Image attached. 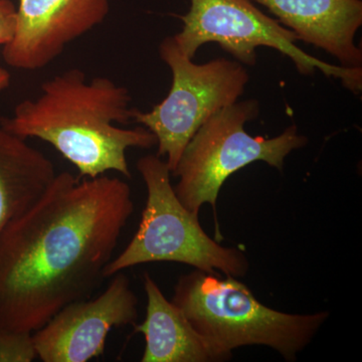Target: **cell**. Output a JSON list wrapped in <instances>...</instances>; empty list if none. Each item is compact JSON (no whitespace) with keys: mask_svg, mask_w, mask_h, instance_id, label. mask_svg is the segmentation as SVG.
<instances>
[{"mask_svg":"<svg viewBox=\"0 0 362 362\" xmlns=\"http://www.w3.org/2000/svg\"><path fill=\"white\" fill-rule=\"evenodd\" d=\"M134 211L130 185L64 171L0 235V327L33 333L100 287Z\"/></svg>","mask_w":362,"mask_h":362,"instance_id":"cell-1","label":"cell"},{"mask_svg":"<svg viewBox=\"0 0 362 362\" xmlns=\"http://www.w3.org/2000/svg\"><path fill=\"white\" fill-rule=\"evenodd\" d=\"M131 101L129 90L111 78L88 81L84 71L70 69L45 81L39 96L16 105L13 116L0 119V127L23 139L49 143L82 177L116 171L130 178L128 149H149L157 143L143 126L117 125L133 121Z\"/></svg>","mask_w":362,"mask_h":362,"instance_id":"cell-2","label":"cell"},{"mask_svg":"<svg viewBox=\"0 0 362 362\" xmlns=\"http://www.w3.org/2000/svg\"><path fill=\"white\" fill-rule=\"evenodd\" d=\"M171 301L220 361L250 345L270 347L295 361L329 316L326 311L289 314L269 308L233 276L197 269L178 279Z\"/></svg>","mask_w":362,"mask_h":362,"instance_id":"cell-3","label":"cell"},{"mask_svg":"<svg viewBox=\"0 0 362 362\" xmlns=\"http://www.w3.org/2000/svg\"><path fill=\"white\" fill-rule=\"evenodd\" d=\"M146 185L147 199L137 232L127 247L111 259L105 278L141 264L170 262L207 273L243 277L249 270L246 254L221 246L199 223V216L181 204L171 185V171L158 156H146L136 164Z\"/></svg>","mask_w":362,"mask_h":362,"instance_id":"cell-4","label":"cell"},{"mask_svg":"<svg viewBox=\"0 0 362 362\" xmlns=\"http://www.w3.org/2000/svg\"><path fill=\"white\" fill-rule=\"evenodd\" d=\"M257 100L235 102L216 112L192 138L171 175L178 178L175 192L190 213L199 216L204 204L216 211L226 180L256 161L283 171L286 157L303 148L308 139L291 125L273 138L254 137L245 125L259 115Z\"/></svg>","mask_w":362,"mask_h":362,"instance_id":"cell-5","label":"cell"},{"mask_svg":"<svg viewBox=\"0 0 362 362\" xmlns=\"http://www.w3.org/2000/svg\"><path fill=\"white\" fill-rule=\"evenodd\" d=\"M159 54L173 75L170 90L151 111L136 109L133 121L153 133L158 147L156 156L166 157L173 173L202 124L239 101L250 75L246 66L235 59L218 58L195 64L183 54L173 37L161 42Z\"/></svg>","mask_w":362,"mask_h":362,"instance_id":"cell-6","label":"cell"},{"mask_svg":"<svg viewBox=\"0 0 362 362\" xmlns=\"http://www.w3.org/2000/svg\"><path fill=\"white\" fill-rule=\"evenodd\" d=\"M189 11L180 16L182 30L173 35L183 54L194 59L202 45L214 42L244 66L257 63V49L271 47L287 56L301 75L317 70L338 78L354 94L362 90V68L326 63L302 51L291 30L259 11L251 0H189Z\"/></svg>","mask_w":362,"mask_h":362,"instance_id":"cell-7","label":"cell"},{"mask_svg":"<svg viewBox=\"0 0 362 362\" xmlns=\"http://www.w3.org/2000/svg\"><path fill=\"white\" fill-rule=\"evenodd\" d=\"M137 306L129 279L122 272L115 274L101 295L66 305L33 333L37 357L44 362H86L101 356L113 328L136 324Z\"/></svg>","mask_w":362,"mask_h":362,"instance_id":"cell-8","label":"cell"},{"mask_svg":"<svg viewBox=\"0 0 362 362\" xmlns=\"http://www.w3.org/2000/svg\"><path fill=\"white\" fill-rule=\"evenodd\" d=\"M110 0H18L13 40L2 49L6 65L37 71L58 58L71 42L101 25Z\"/></svg>","mask_w":362,"mask_h":362,"instance_id":"cell-9","label":"cell"},{"mask_svg":"<svg viewBox=\"0 0 362 362\" xmlns=\"http://www.w3.org/2000/svg\"><path fill=\"white\" fill-rule=\"evenodd\" d=\"M296 35L328 52L345 68H362L354 39L362 25L361 0H255Z\"/></svg>","mask_w":362,"mask_h":362,"instance_id":"cell-10","label":"cell"},{"mask_svg":"<svg viewBox=\"0 0 362 362\" xmlns=\"http://www.w3.org/2000/svg\"><path fill=\"white\" fill-rule=\"evenodd\" d=\"M146 316L135 326L145 338L142 362H218L220 359L187 320L183 312L164 296L149 273L143 277Z\"/></svg>","mask_w":362,"mask_h":362,"instance_id":"cell-11","label":"cell"},{"mask_svg":"<svg viewBox=\"0 0 362 362\" xmlns=\"http://www.w3.org/2000/svg\"><path fill=\"white\" fill-rule=\"evenodd\" d=\"M56 175L42 152L0 127V235L45 194Z\"/></svg>","mask_w":362,"mask_h":362,"instance_id":"cell-12","label":"cell"},{"mask_svg":"<svg viewBox=\"0 0 362 362\" xmlns=\"http://www.w3.org/2000/svg\"><path fill=\"white\" fill-rule=\"evenodd\" d=\"M35 358L33 333L0 327V362H30Z\"/></svg>","mask_w":362,"mask_h":362,"instance_id":"cell-13","label":"cell"},{"mask_svg":"<svg viewBox=\"0 0 362 362\" xmlns=\"http://www.w3.org/2000/svg\"><path fill=\"white\" fill-rule=\"evenodd\" d=\"M16 28V7L11 0H0V45L13 40Z\"/></svg>","mask_w":362,"mask_h":362,"instance_id":"cell-14","label":"cell"},{"mask_svg":"<svg viewBox=\"0 0 362 362\" xmlns=\"http://www.w3.org/2000/svg\"><path fill=\"white\" fill-rule=\"evenodd\" d=\"M11 84V75L6 69L0 68V93L8 88Z\"/></svg>","mask_w":362,"mask_h":362,"instance_id":"cell-15","label":"cell"}]
</instances>
